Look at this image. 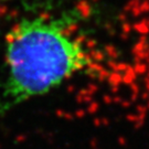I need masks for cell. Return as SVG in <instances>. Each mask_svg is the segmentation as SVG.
<instances>
[{
  "instance_id": "cell-1",
  "label": "cell",
  "mask_w": 149,
  "mask_h": 149,
  "mask_svg": "<svg viewBox=\"0 0 149 149\" xmlns=\"http://www.w3.org/2000/svg\"><path fill=\"white\" fill-rule=\"evenodd\" d=\"M75 16H24L5 38L0 117L52 93L91 68L86 45L71 32Z\"/></svg>"
}]
</instances>
